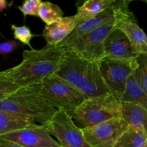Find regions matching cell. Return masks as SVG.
Listing matches in <instances>:
<instances>
[{
  "mask_svg": "<svg viewBox=\"0 0 147 147\" xmlns=\"http://www.w3.org/2000/svg\"><path fill=\"white\" fill-rule=\"evenodd\" d=\"M99 67L111 94L121 100L128 80L139 67L137 58L103 59L99 63Z\"/></svg>",
  "mask_w": 147,
  "mask_h": 147,
  "instance_id": "cell-6",
  "label": "cell"
},
{
  "mask_svg": "<svg viewBox=\"0 0 147 147\" xmlns=\"http://www.w3.org/2000/svg\"><path fill=\"white\" fill-rule=\"evenodd\" d=\"M41 0H26L18 9L22 11L24 17L32 15L38 17V12L42 4Z\"/></svg>",
  "mask_w": 147,
  "mask_h": 147,
  "instance_id": "cell-23",
  "label": "cell"
},
{
  "mask_svg": "<svg viewBox=\"0 0 147 147\" xmlns=\"http://www.w3.org/2000/svg\"><path fill=\"white\" fill-rule=\"evenodd\" d=\"M55 74L73 85L88 98L111 93L100 73L99 63L86 60L68 48H65Z\"/></svg>",
  "mask_w": 147,
  "mask_h": 147,
  "instance_id": "cell-2",
  "label": "cell"
},
{
  "mask_svg": "<svg viewBox=\"0 0 147 147\" xmlns=\"http://www.w3.org/2000/svg\"><path fill=\"white\" fill-rule=\"evenodd\" d=\"M18 47V43L15 40H7L0 43V55H6L12 53Z\"/></svg>",
  "mask_w": 147,
  "mask_h": 147,
  "instance_id": "cell-25",
  "label": "cell"
},
{
  "mask_svg": "<svg viewBox=\"0 0 147 147\" xmlns=\"http://www.w3.org/2000/svg\"><path fill=\"white\" fill-rule=\"evenodd\" d=\"M8 7V2L5 0H0V14Z\"/></svg>",
  "mask_w": 147,
  "mask_h": 147,
  "instance_id": "cell-27",
  "label": "cell"
},
{
  "mask_svg": "<svg viewBox=\"0 0 147 147\" xmlns=\"http://www.w3.org/2000/svg\"><path fill=\"white\" fill-rule=\"evenodd\" d=\"M34 123L26 116L0 111V136L25 129Z\"/></svg>",
  "mask_w": 147,
  "mask_h": 147,
  "instance_id": "cell-16",
  "label": "cell"
},
{
  "mask_svg": "<svg viewBox=\"0 0 147 147\" xmlns=\"http://www.w3.org/2000/svg\"><path fill=\"white\" fill-rule=\"evenodd\" d=\"M114 1L115 0H88L78 7L76 14L83 22L97 16Z\"/></svg>",
  "mask_w": 147,
  "mask_h": 147,
  "instance_id": "cell-18",
  "label": "cell"
},
{
  "mask_svg": "<svg viewBox=\"0 0 147 147\" xmlns=\"http://www.w3.org/2000/svg\"><path fill=\"white\" fill-rule=\"evenodd\" d=\"M65 48L46 46L40 50H24L22 60L14 67L0 71V78L24 87L41 83L45 78L57 72Z\"/></svg>",
  "mask_w": 147,
  "mask_h": 147,
  "instance_id": "cell-1",
  "label": "cell"
},
{
  "mask_svg": "<svg viewBox=\"0 0 147 147\" xmlns=\"http://www.w3.org/2000/svg\"><path fill=\"white\" fill-rule=\"evenodd\" d=\"M45 98L57 110L73 116L76 109L88 98L83 93L57 75L45 78L40 83Z\"/></svg>",
  "mask_w": 147,
  "mask_h": 147,
  "instance_id": "cell-5",
  "label": "cell"
},
{
  "mask_svg": "<svg viewBox=\"0 0 147 147\" xmlns=\"http://www.w3.org/2000/svg\"><path fill=\"white\" fill-rule=\"evenodd\" d=\"M20 87L9 81L0 78V102L17 91Z\"/></svg>",
  "mask_w": 147,
  "mask_h": 147,
  "instance_id": "cell-24",
  "label": "cell"
},
{
  "mask_svg": "<svg viewBox=\"0 0 147 147\" xmlns=\"http://www.w3.org/2000/svg\"><path fill=\"white\" fill-rule=\"evenodd\" d=\"M124 2L125 1H116L115 0L114 2L110 7H108L107 9H106L104 11L98 14L97 16L80 23L75 28V30L72 32L71 34H69L57 46L63 47V48H66L69 45L73 44L78 39L86 35L88 33L90 32L97 27H100L102 24H105L108 22L116 20L118 13L120 11L121 7H123Z\"/></svg>",
  "mask_w": 147,
  "mask_h": 147,
  "instance_id": "cell-12",
  "label": "cell"
},
{
  "mask_svg": "<svg viewBox=\"0 0 147 147\" xmlns=\"http://www.w3.org/2000/svg\"><path fill=\"white\" fill-rule=\"evenodd\" d=\"M146 141L147 136L144 132L129 126L113 147H143Z\"/></svg>",
  "mask_w": 147,
  "mask_h": 147,
  "instance_id": "cell-19",
  "label": "cell"
},
{
  "mask_svg": "<svg viewBox=\"0 0 147 147\" xmlns=\"http://www.w3.org/2000/svg\"><path fill=\"white\" fill-rule=\"evenodd\" d=\"M80 23V20L76 14L63 17L60 20L46 25L42 35L47 42V46H57L60 45Z\"/></svg>",
  "mask_w": 147,
  "mask_h": 147,
  "instance_id": "cell-14",
  "label": "cell"
},
{
  "mask_svg": "<svg viewBox=\"0 0 147 147\" xmlns=\"http://www.w3.org/2000/svg\"><path fill=\"white\" fill-rule=\"evenodd\" d=\"M143 147H147V141H146V144H145L144 145V146H143Z\"/></svg>",
  "mask_w": 147,
  "mask_h": 147,
  "instance_id": "cell-28",
  "label": "cell"
},
{
  "mask_svg": "<svg viewBox=\"0 0 147 147\" xmlns=\"http://www.w3.org/2000/svg\"><path fill=\"white\" fill-rule=\"evenodd\" d=\"M47 125L50 134L57 139L60 147H92L85 139L82 129L64 110L57 111Z\"/></svg>",
  "mask_w": 147,
  "mask_h": 147,
  "instance_id": "cell-8",
  "label": "cell"
},
{
  "mask_svg": "<svg viewBox=\"0 0 147 147\" xmlns=\"http://www.w3.org/2000/svg\"><path fill=\"white\" fill-rule=\"evenodd\" d=\"M145 1V2H146V4H147V0H145V1Z\"/></svg>",
  "mask_w": 147,
  "mask_h": 147,
  "instance_id": "cell-29",
  "label": "cell"
},
{
  "mask_svg": "<svg viewBox=\"0 0 147 147\" xmlns=\"http://www.w3.org/2000/svg\"><path fill=\"white\" fill-rule=\"evenodd\" d=\"M130 1H125L116 20V28L121 30L131 44L134 52L137 55H147V36L139 27L137 20L129 10Z\"/></svg>",
  "mask_w": 147,
  "mask_h": 147,
  "instance_id": "cell-10",
  "label": "cell"
},
{
  "mask_svg": "<svg viewBox=\"0 0 147 147\" xmlns=\"http://www.w3.org/2000/svg\"><path fill=\"white\" fill-rule=\"evenodd\" d=\"M137 60L139 67L135 72V76L147 94V55H140L137 57Z\"/></svg>",
  "mask_w": 147,
  "mask_h": 147,
  "instance_id": "cell-22",
  "label": "cell"
},
{
  "mask_svg": "<svg viewBox=\"0 0 147 147\" xmlns=\"http://www.w3.org/2000/svg\"><path fill=\"white\" fill-rule=\"evenodd\" d=\"M130 41L121 30L115 28L106 37L103 44V59L137 58Z\"/></svg>",
  "mask_w": 147,
  "mask_h": 147,
  "instance_id": "cell-13",
  "label": "cell"
},
{
  "mask_svg": "<svg viewBox=\"0 0 147 147\" xmlns=\"http://www.w3.org/2000/svg\"><path fill=\"white\" fill-rule=\"evenodd\" d=\"M0 147H24L20 144L14 143V142H9V141L4 140V139H0Z\"/></svg>",
  "mask_w": 147,
  "mask_h": 147,
  "instance_id": "cell-26",
  "label": "cell"
},
{
  "mask_svg": "<svg viewBox=\"0 0 147 147\" xmlns=\"http://www.w3.org/2000/svg\"><path fill=\"white\" fill-rule=\"evenodd\" d=\"M121 101L139 105L147 110V94L138 82L135 73L128 80Z\"/></svg>",
  "mask_w": 147,
  "mask_h": 147,
  "instance_id": "cell-17",
  "label": "cell"
},
{
  "mask_svg": "<svg viewBox=\"0 0 147 147\" xmlns=\"http://www.w3.org/2000/svg\"><path fill=\"white\" fill-rule=\"evenodd\" d=\"M116 20L102 24L78 39L66 48L73 50L86 60L99 63L103 59V44L105 40L116 28Z\"/></svg>",
  "mask_w": 147,
  "mask_h": 147,
  "instance_id": "cell-7",
  "label": "cell"
},
{
  "mask_svg": "<svg viewBox=\"0 0 147 147\" xmlns=\"http://www.w3.org/2000/svg\"><path fill=\"white\" fill-rule=\"evenodd\" d=\"M121 101L111 93L88 98L73 113L75 123L80 129L96 126L115 118H121Z\"/></svg>",
  "mask_w": 147,
  "mask_h": 147,
  "instance_id": "cell-4",
  "label": "cell"
},
{
  "mask_svg": "<svg viewBox=\"0 0 147 147\" xmlns=\"http://www.w3.org/2000/svg\"><path fill=\"white\" fill-rule=\"evenodd\" d=\"M63 14V10L58 5L50 1H42L38 17L45 23L46 25H50L62 18Z\"/></svg>",
  "mask_w": 147,
  "mask_h": 147,
  "instance_id": "cell-20",
  "label": "cell"
},
{
  "mask_svg": "<svg viewBox=\"0 0 147 147\" xmlns=\"http://www.w3.org/2000/svg\"><path fill=\"white\" fill-rule=\"evenodd\" d=\"M11 29L13 30L14 37L15 40H19L23 44L27 45L31 50H33L30 44V41L34 37V34L32 33L31 30L28 27L25 25L17 26L15 24H11Z\"/></svg>",
  "mask_w": 147,
  "mask_h": 147,
  "instance_id": "cell-21",
  "label": "cell"
},
{
  "mask_svg": "<svg viewBox=\"0 0 147 147\" xmlns=\"http://www.w3.org/2000/svg\"><path fill=\"white\" fill-rule=\"evenodd\" d=\"M0 139L24 147H60L57 141L52 137L47 123H32L25 129L2 135Z\"/></svg>",
  "mask_w": 147,
  "mask_h": 147,
  "instance_id": "cell-11",
  "label": "cell"
},
{
  "mask_svg": "<svg viewBox=\"0 0 147 147\" xmlns=\"http://www.w3.org/2000/svg\"><path fill=\"white\" fill-rule=\"evenodd\" d=\"M0 111L26 116L39 124H46L58 110L45 98L40 83L20 88L0 102Z\"/></svg>",
  "mask_w": 147,
  "mask_h": 147,
  "instance_id": "cell-3",
  "label": "cell"
},
{
  "mask_svg": "<svg viewBox=\"0 0 147 147\" xmlns=\"http://www.w3.org/2000/svg\"><path fill=\"white\" fill-rule=\"evenodd\" d=\"M121 118L128 125L147 136V110L139 105L121 102Z\"/></svg>",
  "mask_w": 147,
  "mask_h": 147,
  "instance_id": "cell-15",
  "label": "cell"
},
{
  "mask_svg": "<svg viewBox=\"0 0 147 147\" xmlns=\"http://www.w3.org/2000/svg\"><path fill=\"white\" fill-rule=\"evenodd\" d=\"M128 126V123L122 118H115L100 124L81 129L85 139L90 146L113 147Z\"/></svg>",
  "mask_w": 147,
  "mask_h": 147,
  "instance_id": "cell-9",
  "label": "cell"
}]
</instances>
